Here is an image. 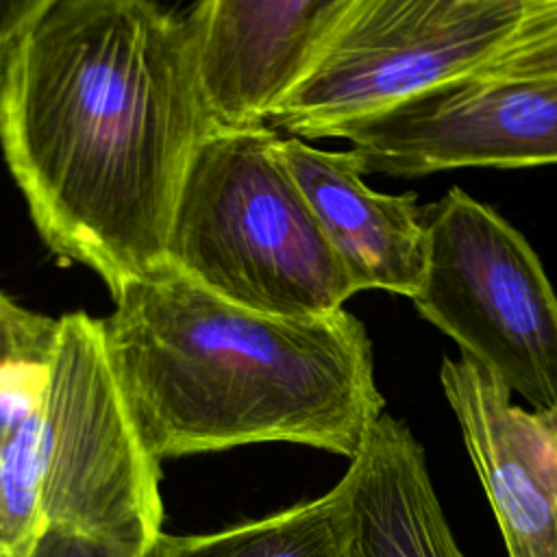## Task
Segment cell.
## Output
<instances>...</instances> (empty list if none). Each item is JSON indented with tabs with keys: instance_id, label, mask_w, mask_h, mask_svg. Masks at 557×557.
Listing matches in <instances>:
<instances>
[{
	"instance_id": "obj_1",
	"label": "cell",
	"mask_w": 557,
	"mask_h": 557,
	"mask_svg": "<svg viewBox=\"0 0 557 557\" xmlns=\"http://www.w3.org/2000/svg\"><path fill=\"white\" fill-rule=\"evenodd\" d=\"M207 133L185 15L148 0H17L0 148L41 239L111 296L165 263Z\"/></svg>"
},
{
	"instance_id": "obj_2",
	"label": "cell",
	"mask_w": 557,
	"mask_h": 557,
	"mask_svg": "<svg viewBox=\"0 0 557 557\" xmlns=\"http://www.w3.org/2000/svg\"><path fill=\"white\" fill-rule=\"evenodd\" d=\"M102 320L109 363L154 459L289 442L346 457L383 416L366 326L346 309L276 318L170 263L124 285Z\"/></svg>"
},
{
	"instance_id": "obj_3",
	"label": "cell",
	"mask_w": 557,
	"mask_h": 557,
	"mask_svg": "<svg viewBox=\"0 0 557 557\" xmlns=\"http://www.w3.org/2000/svg\"><path fill=\"white\" fill-rule=\"evenodd\" d=\"M278 141L270 126L200 139L172 211L165 263L257 313L326 315L355 289Z\"/></svg>"
},
{
	"instance_id": "obj_4",
	"label": "cell",
	"mask_w": 557,
	"mask_h": 557,
	"mask_svg": "<svg viewBox=\"0 0 557 557\" xmlns=\"http://www.w3.org/2000/svg\"><path fill=\"white\" fill-rule=\"evenodd\" d=\"M524 0H342L268 126L342 137L440 85L476 74L516 30Z\"/></svg>"
},
{
	"instance_id": "obj_5",
	"label": "cell",
	"mask_w": 557,
	"mask_h": 557,
	"mask_svg": "<svg viewBox=\"0 0 557 557\" xmlns=\"http://www.w3.org/2000/svg\"><path fill=\"white\" fill-rule=\"evenodd\" d=\"M46 527L76 531L120 557H144L163 537L159 459L144 444L113 376L102 320L57 322L46 366L39 435Z\"/></svg>"
},
{
	"instance_id": "obj_6",
	"label": "cell",
	"mask_w": 557,
	"mask_h": 557,
	"mask_svg": "<svg viewBox=\"0 0 557 557\" xmlns=\"http://www.w3.org/2000/svg\"><path fill=\"white\" fill-rule=\"evenodd\" d=\"M422 220L416 311L531 409H557V294L535 250L461 187L426 205Z\"/></svg>"
},
{
	"instance_id": "obj_7",
	"label": "cell",
	"mask_w": 557,
	"mask_h": 557,
	"mask_svg": "<svg viewBox=\"0 0 557 557\" xmlns=\"http://www.w3.org/2000/svg\"><path fill=\"white\" fill-rule=\"evenodd\" d=\"M342 139L366 174L557 163V74L446 83L350 126Z\"/></svg>"
},
{
	"instance_id": "obj_8",
	"label": "cell",
	"mask_w": 557,
	"mask_h": 557,
	"mask_svg": "<svg viewBox=\"0 0 557 557\" xmlns=\"http://www.w3.org/2000/svg\"><path fill=\"white\" fill-rule=\"evenodd\" d=\"M342 0H202L185 17L211 131L268 126Z\"/></svg>"
},
{
	"instance_id": "obj_9",
	"label": "cell",
	"mask_w": 557,
	"mask_h": 557,
	"mask_svg": "<svg viewBox=\"0 0 557 557\" xmlns=\"http://www.w3.org/2000/svg\"><path fill=\"white\" fill-rule=\"evenodd\" d=\"M440 383L509 557H557V409H522L481 363L444 357Z\"/></svg>"
},
{
	"instance_id": "obj_10",
	"label": "cell",
	"mask_w": 557,
	"mask_h": 557,
	"mask_svg": "<svg viewBox=\"0 0 557 557\" xmlns=\"http://www.w3.org/2000/svg\"><path fill=\"white\" fill-rule=\"evenodd\" d=\"M278 150L355 294L385 289L413 300L426 274V228L418 196L370 189L350 150H322L298 137H281Z\"/></svg>"
},
{
	"instance_id": "obj_11",
	"label": "cell",
	"mask_w": 557,
	"mask_h": 557,
	"mask_svg": "<svg viewBox=\"0 0 557 557\" xmlns=\"http://www.w3.org/2000/svg\"><path fill=\"white\" fill-rule=\"evenodd\" d=\"M339 483L350 557H463L405 422L383 413Z\"/></svg>"
},
{
	"instance_id": "obj_12",
	"label": "cell",
	"mask_w": 557,
	"mask_h": 557,
	"mask_svg": "<svg viewBox=\"0 0 557 557\" xmlns=\"http://www.w3.org/2000/svg\"><path fill=\"white\" fill-rule=\"evenodd\" d=\"M163 557H350L344 485L222 531L165 533Z\"/></svg>"
},
{
	"instance_id": "obj_13",
	"label": "cell",
	"mask_w": 557,
	"mask_h": 557,
	"mask_svg": "<svg viewBox=\"0 0 557 557\" xmlns=\"http://www.w3.org/2000/svg\"><path fill=\"white\" fill-rule=\"evenodd\" d=\"M557 74V0H524L505 46L470 78H524Z\"/></svg>"
},
{
	"instance_id": "obj_14",
	"label": "cell",
	"mask_w": 557,
	"mask_h": 557,
	"mask_svg": "<svg viewBox=\"0 0 557 557\" xmlns=\"http://www.w3.org/2000/svg\"><path fill=\"white\" fill-rule=\"evenodd\" d=\"M57 322L22 309L0 292V374L17 366L46 363L52 352Z\"/></svg>"
},
{
	"instance_id": "obj_15",
	"label": "cell",
	"mask_w": 557,
	"mask_h": 557,
	"mask_svg": "<svg viewBox=\"0 0 557 557\" xmlns=\"http://www.w3.org/2000/svg\"><path fill=\"white\" fill-rule=\"evenodd\" d=\"M165 535V533H163ZM28 557H120L107 544L65 529L46 527L30 548ZM144 557H163V537L159 544Z\"/></svg>"
},
{
	"instance_id": "obj_16",
	"label": "cell",
	"mask_w": 557,
	"mask_h": 557,
	"mask_svg": "<svg viewBox=\"0 0 557 557\" xmlns=\"http://www.w3.org/2000/svg\"><path fill=\"white\" fill-rule=\"evenodd\" d=\"M17 9V0H9V2H0V63H2V46H4V35L7 28L11 24V17Z\"/></svg>"
}]
</instances>
